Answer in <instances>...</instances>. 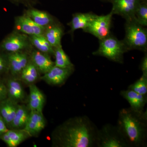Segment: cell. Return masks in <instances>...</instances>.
Masks as SVG:
<instances>
[{
	"label": "cell",
	"mask_w": 147,
	"mask_h": 147,
	"mask_svg": "<svg viewBox=\"0 0 147 147\" xmlns=\"http://www.w3.org/2000/svg\"><path fill=\"white\" fill-rule=\"evenodd\" d=\"M141 0H111V12L121 16L125 20L135 18V13Z\"/></svg>",
	"instance_id": "cell-8"
},
{
	"label": "cell",
	"mask_w": 147,
	"mask_h": 147,
	"mask_svg": "<svg viewBox=\"0 0 147 147\" xmlns=\"http://www.w3.org/2000/svg\"><path fill=\"white\" fill-rule=\"evenodd\" d=\"M74 70V67L63 68L55 65L40 79L51 86H61L65 83Z\"/></svg>",
	"instance_id": "cell-9"
},
{
	"label": "cell",
	"mask_w": 147,
	"mask_h": 147,
	"mask_svg": "<svg viewBox=\"0 0 147 147\" xmlns=\"http://www.w3.org/2000/svg\"><path fill=\"white\" fill-rule=\"evenodd\" d=\"M145 55L142 59L140 65V68L142 71V74L147 75V54L145 53Z\"/></svg>",
	"instance_id": "cell-30"
},
{
	"label": "cell",
	"mask_w": 147,
	"mask_h": 147,
	"mask_svg": "<svg viewBox=\"0 0 147 147\" xmlns=\"http://www.w3.org/2000/svg\"><path fill=\"white\" fill-rule=\"evenodd\" d=\"M31 137L24 129H9L3 134L0 139L8 147H16Z\"/></svg>",
	"instance_id": "cell-15"
},
{
	"label": "cell",
	"mask_w": 147,
	"mask_h": 147,
	"mask_svg": "<svg viewBox=\"0 0 147 147\" xmlns=\"http://www.w3.org/2000/svg\"><path fill=\"white\" fill-rule=\"evenodd\" d=\"M13 1L16 2H31L32 0H13Z\"/></svg>",
	"instance_id": "cell-32"
},
{
	"label": "cell",
	"mask_w": 147,
	"mask_h": 147,
	"mask_svg": "<svg viewBox=\"0 0 147 147\" xmlns=\"http://www.w3.org/2000/svg\"><path fill=\"white\" fill-rule=\"evenodd\" d=\"M26 13L27 15L40 26L46 28L55 24L53 17L43 11L30 9L27 11Z\"/></svg>",
	"instance_id": "cell-22"
},
{
	"label": "cell",
	"mask_w": 147,
	"mask_h": 147,
	"mask_svg": "<svg viewBox=\"0 0 147 147\" xmlns=\"http://www.w3.org/2000/svg\"><path fill=\"white\" fill-rule=\"evenodd\" d=\"M98 128L88 117L71 118L58 125L51 134L55 147H96Z\"/></svg>",
	"instance_id": "cell-1"
},
{
	"label": "cell",
	"mask_w": 147,
	"mask_h": 147,
	"mask_svg": "<svg viewBox=\"0 0 147 147\" xmlns=\"http://www.w3.org/2000/svg\"><path fill=\"white\" fill-rule=\"evenodd\" d=\"M113 14L110 11L107 15L96 14L86 28L84 31L101 40L112 33L110 31Z\"/></svg>",
	"instance_id": "cell-6"
},
{
	"label": "cell",
	"mask_w": 147,
	"mask_h": 147,
	"mask_svg": "<svg viewBox=\"0 0 147 147\" xmlns=\"http://www.w3.org/2000/svg\"><path fill=\"white\" fill-rule=\"evenodd\" d=\"M116 126L128 147H147V110L138 112L130 108H122Z\"/></svg>",
	"instance_id": "cell-2"
},
{
	"label": "cell",
	"mask_w": 147,
	"mask_h": 147,
	"mask_svg": "<svg viewBox=\"0 0 147 147\" xmlns=\"http://www.w3.org/2000/svg\"><path fill=\"white\" fill-rule=\"evenodd\" d=\"M129 50L123 40H119L112 33L99 40L98 49L92 53L93 55L101 56L109 60L122 64L124 55Z\"/></svg>",
	"instance_id": "cell-4"
},
{
	"label": "cell",
	"mask_w": 147,
	"mask_h": 147,
	"mask_svg": "<svg viewBox=\"0 0 147 147\" xmlns=\"http://www.w3.org/2000/svg\"><path fill=\"white\" fill-rule=\"evenodd\" d=\"M7 98V89L5 82L0 77V102Z\"/></svg>",
	"instance_id": "cell-29"
},
{
	"label": "cell",
	"mask_w": 147,
	"mask_h": 147,
	"mask_svg": "<svg viewBox=\"0 0 147 147\" xmlns=\"http://www.w3.org/2000/svg\"><path fill=\"white\" fill-rule=\"evenodd\" d=\"M96 147H128L116 125L107 123L97 131Z\"/></svg>",
	"instance_id": "cell-5"
},
{
	"label": "cell",
	"mask_w": 147,
	"mask_h": 147,
	"mask_svg": "<svg viewBox=\"0 0 147 147\" xmlns=\"http://www.w3.org/2000/svg\"><path fill=\"white\" fill-rule=\"evenodd\" d=\"M40 73L30 59L26 67L22 70L19 79L22 83L28 86L35 84L40 78Z\"/></svg>",
	"instance_id": "cell-23"
},
{
	"label": "cell",
	"mask_w": 147,
	"mask_h": 147,
	"mask_svg": "<svg viewBox=\"0 0 147 147\" xmlns=\"http://www.w3.org/2000/svg\"><path fill=\"white\" fill-rule=\"evenodd\" d=\"M15 24L17 31L30 36L43 34L46 29L36 24L26 14L16 17Z\"/></svg>",
	"instance_id": "cell-10"
},
{
	"label": "cell",
	"mask_w": 147,
	"mask_h": 147,
	"mask_svg": "<svg viewBox=\"0 0 147 147\" xmlns=\"http://www.w3.org/2000/svg\"><path fill=\"white\" fill-rule=\"evenodd\" d=\"M30 42L38 50L49 55H54L55 50L43 34L30 36Z\"/></svg>",
	"instance_id": "cell-24"
},
{
	"label": "cell",
	"mask_w": 147,
	"mask_h": 147,
	"mask_svg": "<svg viewBox=\"0 0 147 147\" xmlns=\"http://www.w3.org/2000/svg\"><path fill=\"white\" fill-rule=\"evenodd\" d=\"M30 93L27 106L30 110L42 111L45 103V98L42 92L35 85L29 86Z\"/></svg>",
	"instance_id": "cell-17"
},
{
	"label": "cell",
	"mask_w": 147,
	"mask_h": 147,
	"mask_svg": "<svg viewBox=\"0 0 147 147\" xmlns=\"http://www.w3.org/2000/svg\"><path fill=\"white\" fill-rule=\"evenodd\" d=\"M55 65L63 68H71L74 67V65L71 62L69 58L62 47H59L55 48Z\"/></svg>",
	"instance_id": "cell-25"
},
{
	"label": "cell",
	"mask_w": 147,
	"mask_h": 147,
	"mask_svg": "<svg viewBox=\"0 0 147 147\" xmlns=\"http://www.w3.org/2000/svg\"><path fill=\"white\" fill-rule=\"evenodd\" d=\"M9 129L2 117L0 115V137Z\"/></svg>",
	"instance_id": "cell-31"
},
{
	"label": "cell",
	"mask_w": 147,
	"mask_h": 147,
	"mask_svg": "<svg viewBox=\"0 0 147 147\" xmlns=\"http://www.w3.org/2000/svg\"><path fill=\"white\" fill-rule=\"evenodd\" d=\"M95 15L96 14L91 12L77 13L74 14L71 21L69 24L71 28L70 32L73 33L78 29H82L84 31Z\"/></svg>",
	"instance_id": "cell-21"
},
{
	"label": "cell",
	"mask_w": 147,
	"mask_h": 147,
	"mask_svg": "<svg viewBox=\"0 0 147 147\" xmlns=\"http://www.w3.org/2000/svg\"><path fill=\"white\" fill-rule=\"evenodd\" d=\"M125 36L123 40L129 51H147V29L139 24L136 18L125 20Z\"/></svg>",
	"instance_id": "cell-3"
},
{
	"label": "cell",
	"mask_w": 147,
	"mask_h": 147,
	"mask_svg": "<svg viewBox=\"0 0 147 147\" xmlns=\"http://www.w3.org/2000/svg\"><path fill=\"white\" fill-rule=\"evenodd\" d=\"M46 121L42 111L31 110L30 116L24 129L31 137H36L45 128Z\"/></svg>",
	"instance_id": "cell-12"
},
{
	"label": "cell",
	"mask_w": 147,
	"mask_h": 147,
	"mask_svg": "<svg viewBox=\"0 0 147 147\" xmlns=\"http://www.w3.org/2000/svg\"><path fill=\"white\" fill-rule=\"evenodd\" d=\"M63 35L62 28L57 24H53L46 28L43 34V35L54 49L62 47L61 41Z\"/></svg>",
	"instance_id": "cell-20"
},
{
	"label": "cell",
	"mask_w": 147,
	"mask_h": 147,
	"mask_svg": "<svg viewBox=\"0 0 147 147\" xmlns=\"http://www.w3.org/2000/svg\"><path fill=\"white\" fill-rule=\"evenodd\" d=\"M120 95L128 102L130 107L132 110L138 112L144 110V108L147 102V96L139 94L129 89L123 90L120 92Z\"/></svg>",
	"instance_id": "cell-14"
},
{
	"label": "cell",
	"mask_w": 147,
	"mask_h": 147,
	"mask_svg": "<svg viewBox=\"0 0 147 147\" xmlns=\"http://www.w3.org/2000/svg\"><path fill=\"white\" fill-rule=\"evenodd\" d=\"M18 104L8 98L0 102V115L9 129L15 116Z\"/></svg>",
	"instance_id": "cell-18"
},
{
	"label": "cell",
	"mask_w": 147,
	"mask_h": 147,
	"mask_svg": "<svg viewBox=\"0 0 147 147\" xmlns=\"http://www.w3.org/2000/svg\"><path fill=\"white\" fill-rule=\"evenodd\" d=\"M7 89V98L17 103L24 102L26 99V94L19 78L12 76L5 82Z\"/></svg>",
	"instance_id": "cell-13"
},
{
	"label": "cell",
	"mask_w": 147,
	"mask_h": 147,
	"mask_svg": "<svg viewBox=\"0 0 147 147\" xmlns=\"http://www.w3.org/2000/svg\"><path fill=\"white\" fill-rule=\"evenodd\" d=\"M99 1L102 2L110 3L111 0H99Z\"/></svg>",
	"instance_id": "cell-33"
},
{
	"label": "cell",
	"mask_w": 147,
	"mask_h": 147,
	"mask_svg": "<svg viewBox=\"0 0 147 147\" xmlns=\"http://www.w3.org/2000/svg\"><path fill=\"white\" fill-rule=\"evenodd\" d=\"M136 20L143 26H147V0H141L135 13Z\"/></svg>",
	"instance_id": "cell-26"
},
{
	"label": "cell",
	"mask_w": 147,
	"mask_h": 147,
	"mask_svg": "<svg viewBox=\"0 0 147 147\" xmlns=\"http://www.w3.org/2000/svg\"><path fill=\"white\" fill-rule=\"evenodd\" d=\"M31 110L27 105L18 104L9 129H24L28 119Z\"/></svg>",
	"instance_id": "cell-19"
},
{
	"label": "cell",
	"mask_w": 147,
	"mask_h": 147,
	"mask_svg": "<svg viewBox=\"0 0 147 147\" xmlns=\"http://www.w3.org/2000/svg\"><path fill=\"white\" fill-rule=\"evenodd\" d=\"M7 56L11 74L13 77L19 78L22 70L30 61L29 56L24 51L9 53Z\"/></svg>",
	"instance_id": "cell-11"
},
{
	"label": "cell",
	"mask_w": 147,
	"mask_h": 147,
	"mask_svg": "<svg viewBox=\"0 0 147 147\" xmlns=\"http://www.w3.org/2000/svg\"><path fill=\"white\" fill-rule=\"evenodd\" d=\"M30 59L38 69L40 73H46L55 66V62L50 58V55L34 50L32 52Z\"/></svg>",
	"instance_id": "cell-16"
},
{
	"label": "cell",
	"mask_w": 147,
	"mask_h": 147,
	"mask_svg": "<svg viewBox=\"0 0 147 147\" xmlns=\"http://www.w3.org/2000/svg\"><path fill=\"white\" fill-rule=\"evenodd\" d=\"M128 89L132 90L139 94H147V75L142 74V76L136 82L129 85Z\"/></svg>",
	"instance_id": "cell-27"
},
{
	"label": "cell",
	"mask_w": 147,
	"mask_h": 147,
	"mask_svg": "<svg viewBox=\"0 0 147 147\" xmlns=\"http://www.w3.org/2000/svg\"><path fill=\"white\" fill-rule=\"evenodd\" d=\"M9 71L7 55L0 53V76Z\"/></svg>",
	"instance_id": "cell-28"
},
{
	"label": "cell",
	"mask_w": 147,
	"mask_h": 147,
	"mask_svg": "<svg viewBox=\"0 0 147 147\" xmlns=\"http://www.w3.org/2000/svg\"><path fill=\"white\" fill-rule=\"evenodd\" d=\"M30 40L28 35L19 32L11 34L2 42L1 49L8 53L21 52L28 47Z\"/></svg>",
	"instance_id": "cell-7"
}]
</instances>
